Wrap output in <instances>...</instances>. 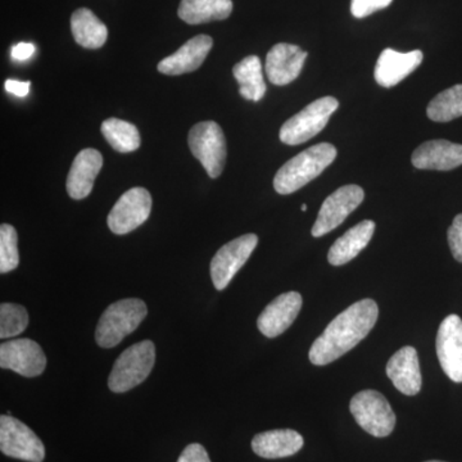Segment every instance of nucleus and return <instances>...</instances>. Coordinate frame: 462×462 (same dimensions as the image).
Here are the masks:
<instances>
[{
	"label": "nucleus",
	"mask_w": 462,
	"mask_h": 462,
	"mask_svg": "<svg viewBox=\"0 0 462 462\" xmlns=\"http://www.w3.org/2000/svg\"><path fill=\"white\" fill-rule=\"evenodd\" d=\"M233 75L239 84V94L243 98L258 102L266 94V84L263 81V65L257 56H248L236 63Z\"/></svg>",
	"instance_id": "393cba45"
},
{
	"label": "nucleus",
	"mask_w": 462,
	"mask_h": 462,
	"mask_svg": "<svg viewBox=\"0 0 462 462\" xmlns=\"http://www.w3.org/2000/svg\"><path fill=\"white\" fill-rule=\"evenodd\" d=\"M257 243L256 234H245L218 249L209 267L212 282L217 291H224L230 284L236 273L245 266L248 258L254 254Z\"/></svg>",
	"instance_id": "1a4fd4ad"
},
{
	"label": "nucleus",
	"mask_w": 462,
	"mask_h": 462,
	"mask_svg": "<svg viewBox=\"0 0 462 462\" xmlns=\"http://www.w3.org/2000/svg\"><path fill=\"white\" fill-rule=\"evenodd\" d=\"M375 231V223L372 220L361 221L360 224L346 231L339 239L336 240L329 254L328 261L333 266H342L348 263L360 254L361 251L369 245Z\"/></svg>",
	"instance_id": "4be33fe9"
},
{
	"label": "nucleus",
	"mask_w": 462,
	"mask_h": 462,
	"mask_svg": "<svg viewBox=\"0 0 462 462\" xmlns=\"http://www.w3.org/2000/svg\"><path fill=\"white\" fill-rule=\"evenodd\" d=\"M425 462H443V461H425Z\"/></svg>",
	"instance_id": "c9c22d12"
},
{
	"label": "nucleus",
	"mask_w": 462,
	"mask_h": 462,
	"mask_svg": "<svg viewBox=\"0 0 462 462\" xmlns=\"http://www.w3.org/2000/svg\"><path fill=\"white\" fill-rule=\"evenodd\" d=\"M17 231L12 225L0 226V273H7L17 269L20 254L17 247Z\"/></svg>",
	"instance_id": "c85d7f7f"
},
{
	"label": "nucleus",
	"mask_w": 462,
	"mask_h": 462,
	"mask_svg": "<svg viewBox=\"0 0 462 462\" xmlns=\"http://www.w3.org/2000/svg\"><path fill=\"white\" fill-rule=\"evenodd\" d=\"M375 300H358L340 312L310 349V361L316 366L334 363L366 338L378 321Z\"/></svg>",
	"instance_id": "f257e3e1"
},
{
	"label": "nucleus",
	"mask_w": 462,
	"mask_h": 462,
	"mask_svg": "<svg viewBox=\"0 0 462 462\" xmlns=\"http://www.w3.org/2000/svg\"><path fill=\"white\" fill-rule=\"evenodd\" d=\"M147 315V305L138 298H125L112 303L100 316L97 325V345L102 348H114L123 342L125 337L138 329Z\"/></svg>",
	"instance_id": "7ed1b4c3"
},
{
	"label": "nucleus",
	"mask_w": 462,
	"mask_h": 462,
	"mask_svg": "<svg viewBox=\"0 0 462 462\" xmlns=\"http://www.w3.org/2000/svg\"><path fill=\"white\" fill-rule=\"evenodd\" d=\"M156 346L151 340H143L125 349L109 374L108 388L114 393H125L138 387L153 370Z\"/></svg>",
	"instance_id": "20e7f679"
},
{
	"label": "nucleus",
	"mask_w": 462,
	"mask_h": 462,
	"mask_svg": "<svg viewBox=\"0 0 462 462\" xmlns=\"http://www.w3.org/2000/svg\"><path fill=\"white\" fill-rule=\"evenodd\" d=\"M188 144L209 178L216 179L223 173L226 162V139L223 129L215 121L194 125L188 136Z\"/></svg>",
	"instance_id": "0eeeda50"
},
{
	"label": "nucleus",
	"mask_w": 462,
	"mask_h": 462,
	"mask_svg": "<svg viewBox=\"0 0 462 462\" xmlns=\"http://www.w3.org/2000/svg\"><path fill=\"white\" fill-rule=\"evenodd\" d=\"M152 197L144 188H133L121 196L109 212L107 224L117 236L132 233L148 220Z\"/></svg>",
	"instance_id": "9b49d317"
},
{
	"label": "nucleus",
	"mask_w": 462,
	"mask_h": 462,
	"mask_svg": "<svg viewBox=\"0 0 462 462\" xmlns=\"http://www.w3.org/2000/svg\"><path fill=\"white\" fill-rule=\"evenodd\" d=\"M307 51L287 42L273 45L266 57L267 78L270 83L282 87L293 83L305 66Z\"/></svg>",
	"instance_id": "2eb2a0df"
},
{
	"label": "nucleus",
	"mask_w": 462,
	"mask_h": 462,
	"mask_svg": "<svg viewBox=\"0 0 462 462\" xmlns=\"http://www.w3.org/2000/svg\"><path fill=\"white\" fill-rule=\"evenodd\" d=\"M212 45H214V41L211 36H194L171 56L163 58L158 63V71L170 76L189 74V72L196 71L205 62L212 50Z\"/></svg>",
	"instance_id": "dca6fc26"
},
{
	"label": "nucleus",
	"mask_w": 462,
	"mask_h": 462,
	"mask_svg": "<svg viewBox=\"0 0 462 462\" xmlns=\"http://www.w3.org/2000/svg\"><path fill=\"white\" fill-rule=\"evenodd\" d=\"M393 0H352L351 14L356 18H364L387 8Z\"/></svg>",
	"instance_id": "c756f323"
},
{
	"label": "nucleus",
	"mask_w": 462,
	"mask_h": 462,
	"mask_svg": "<svg viewBox=\"0 0 462 462\" xmlns=\"http://www.w3.org/2000/svg\"><path fill=\"white\" fill-rule=\"evenodd\" d=\"M302 303V296L298 291H288L276 297L258 318V330L267 338L281 336L296 321Z\"/></svg>",
	"instance_id": "4468645a"
},
{
	"label": "nucleus",
	"mask_w": 462,
	"mask_h": 462,
	"mask_svg": "<svg viewBox=\"0 0 462 462\" xmlns=\"http://www.w3.org/2000/svg\"><path fill=\"white\" fill-rule=\"evenodd\" d=\"M178 462H211V460L205 447L199 443H190L189 446L185 447Z\"/></svg>",
	"instance_id": "2f4dec72"
},
{
	"label": "nucleus",
	"mask_w": 462,
	"mask_h": 462,
	"mask_svg": "<svg viewBox=\"0 0 462 462\" xmlns=\"http://www.w3.org/2000/svg\"><path fill=\"white\" fill-rule=\"evenodd\" d=\"M385 372L401 393L415 396L420 392V364H419L418 352L413 346H403L392 356Z\"/></svg>",
	"instance_id": "f3484780"
},
{
	"label": "nucleus",
	"mask_w": 462,
	"mask_h": 462,
	"mask_svg": "<svg viewBox=\"0 0 462 462\" xmlns=\"http://www.w3.org/2000/svg\"><path fill=\"white\" fill-rule=\"evenodd\" d=\"M231 0H181L178 14L189 25L226 20L233 12Z\"/></svg>",
	"instance_id": "b1692460"
},
{
	"label": "nucleus",
	"mask_w": 462,
	"mask_h": 462,
	"mask_svg": "<svg viewBox=\"0 0 462 462\" xmlns=\"http://www.w3.org/2000/svg\"><path fill=\"white\" fill-rule=\"evenodd\" d=\"M447 238L455 260L462 263V214L456 216L452 221Z\"/></svg>",
	"instance_id": "7c9ffc66"
},
{
	"label": "nucleus",
	"mask_w": 462,
	"mask_h": 462,
	"mask_svg": "<svg viewBox=\"0 0 462 462\" xmlns=\"http://www.w3.org/2000/svg\"><path fill=\"white\" fill-rule=\"evenodd\" d=\"M412 165L419 170L449 171L462 165V145L448 141H430L415 149Z\"/></svg>",
	"instance_id": "aec40b11"
},
{
	"label": "nucleus",
	"mask_w": 462,
	"mask_h": 462,
	"mask_svg": "<svg viewBox=\"0 0 462 462\" xmlns=\"http://www.w3.org/2000/svg\"><path fill=\"white\" fill-rule=\"evenodd\" d=\"M349 410L356 422L370 436H391L396 427V415L387 398L373 389L356 394L349 403Z\"/></svg>",
	"instance_id": "423d86ee"
},
{
	"label": "nucleus",
	"mask_w": 462,
	"mask_h": 462,
	"mask_svg": "<svg viewBox=\"0 0 462 462\" xmlns=\"http://www.w3.org/2000/svg\"><path fill=\"white\" fill-rule=\"evenodd\" d=\"M33 53H35V47L32 42H20V44L14 45V50H12V57L16 60H29Z\"/></svg>",
	"instance_id": "473e14b6"
},
{
	"label": "nucleus",
	"mask_w": 462,
	"mask_h": 462,
	"mask_svg": "<svg viewBox=\"0 0 462 462\" xmlns=\"http://www.w3.org/2000/svg\"><path fill=\"white\" fill-rule=\"evenodd\" d=\"M71 32L75 42L87 50H99L108 38L107 26L88 8L74 12L71 17Z\"/></svg>",
	"instance_id": "5701e85b"
},
{
	"label": "nucleus",
	"mask_w": 462,
	"mask_h": 462,
	"mask_svg": "<svg viewBox=\"0 0 462 462\" xmlns=\"http://www.w3.org/2000/svg\"><path fill=\"white\" fill-rule=\"evenodd\" d=\"M102 166L103 157L97 149H83L75 157L66 182L67 193L72 199L89 196Z\"/></svg>",
	"instance_id": "6ab92c4d"
},
{
	"label": "nucleus",
	"mask_w": 462,
	"mask_h": 462,
	"mask_svg": "<svg viewBox=\"0 0 462 462\" xmlns=\"http://www.w3.org/2000/svg\"><path fill=\"white\" fill-rule=\"evenodd\" d=\"M30 85H32L30 81L23 83V81L8 80L5 81V87L8 93L14 94L17 97H26L30 91Z\"/></svg>",
	"instance_id": "72a5a7b5"
},
{
	"label": "nucleus",
	"mask_w": 462,
	"mask_h": 462,
	"mask_svg": "<svg viewBox=\"0 0 462 462\" xmlns=\"http://www.w3.org/2000/svg\"><path fill=\"white\" fill-rule=\"evenodd\" d=\"M100 130L109 145L120 153H130L141 147V134L135 125L118 118H108Z\"/></svg>",
	"instance_id": "a878e982"
},
{
	"label": "nucleus",
	"mask_w": 462,
	"mask_h": 462,
	"mask_svg": "<svg viewBox=\"0 0 462 462\" xmlns=\"http://www.w3.org/2000/svg\"><path fill=\"white\" fill-rule=\"evenodd\" d=\"M0 451L8 457L27 462H42L45 457L41 438L11 415L0 416Z\"/></svg>",
	"instance_id": "6e6552de"
},
{
	"label": "nucleus",
	"mask_w": 462,
	"mask_h": 462,
	"mask_svg": "<svg viewBox=\"0 0 462 462\" xmlns=\"http://www.w3.org/2000/svg\"><path fill=\"white\" fill-rule=\"evenodd\" d=\"M339 107L333 97H324L310 103L302 111L289 118L281 129V141L288 145H300L311 141L329 123L330 116Z\"/></svg>",
	"instance_id": "39448f33"
},
{
	"label": "nucleus",
	"mask_w": 462,
	"mask_h": 462,
	"mask_svg": "<svg viewBox=\"0 0 462 462\" xmlns=\"http://www.w3.org/2000/svg\"><path fill=\"white\" fill-rule=\"evenodd\" d=\"M0 367L25 378L42 375L47 367V356L35 340L12 339L0 346Z\"/></svg>",
	"instance_id": "f8f14e48"
},
{
	"label": "nucleus",
	"mask_w": 462,
	"mask_h": 462,
	"mask_svg": "<svg viewBox=\"0 0 462 462\" xmlns=\"http://www.w3.org/2000/svg\"><path fill=\"white\" fill-rule=\"evenodd\" d=\"M303 445V437L291 430L263 431L252 439L254 454L263 458L289 457L300 452Z\"/></svg>",
	"instance_id": "412c9836"
},
{
	"label": "nucleus",
	"mask_w": 462,
	"mask_h": 462,
	"mask_svg": "<svg viewBox=\"0 0 462 462\" xmlns=\"http://www.w3.org/2000/svg\"><path fill=\"white\" fill-rule=\"evenodd\" d=\"M434 123H449L462 116V84L455 85L434 97L427 108Z\"/></svg>",
	"instance_id": "bb28decb"
},
{
	"label": "nucleus",
	"mask_w": 462,
	"mask_h": 462,
	"mask_svg": "<svg viewBox=\"0 0 462 462\" xmlns=\"http://www.w3.org/2000/svg\"><path fill=\"white\" fill-rule=\"evenodd\" d=\"M29 325V314L23 306L2 303L0 306V338L9 339L20 336Z\"/></svg>",
	"instance_id": "cd10ccee"
},
{
	"label": "nucleus",
	"mask_w": 462,
	"mask_h": 462,
	"mask_svg": "<svg viewBox=\"0 0 462 462\" xmlns=\"http://www.w3.org/2000/svg\"><path fill=\"white\" fill-rule=\"evenodd\" d=\"M364 199V189L358 185H346L331 193L319 211L318 218L312 226V236L320 238L337 229L363 203Z\"/></svg>",
	"instance_id": "9d476101"
},
{
	"label": "nucleus",
	"mask_w": 462,
	"mask_h": 462,
	"mask_svg": "<svg viewBox=\"0 0 462 462\" xmlns=\"http://www.w3.org/2000/svg\"><path fill=\"white\" fill-rule=\"evenodd\" d=\"M337 158V148L330 143H320L300 152L279 170L273 188L282 196L294 193L315 180Z\"/></svg>",
	"instance_id": "f03ea898"
},
{
	"label": "nucleus",
	"mask_w": 462,
	"mask_h": 462,
	"mask_svg": "<svg viewBox=\"0 0 462 462\" xmlns=\"http://www.w3.org/2000/svg\"><path fill=\"white\" fill-rule=\"evenodd\" d=\"M300 209H302L303 212L307 211V205L300 206Z\"/></svg>",
	"instance_id": "f704fd0d"
},
{
	"label": "nucleus",
	"mask_w": 462,
	"mask_h": 462,
	"mask_svg": "<svg viewBox=\"0 0 462 462\" xmlns=\"http://www.w3.org/2000/svg\"><path fill=\"white\" fill-rule=\"evenodd\" d=\"M422 58L424 56L420 51L400 53L387 48L382 51L376 62L374 72L376 83L383 88L396 87L421 65Z\"/></svg>",
	"instance_id": "a211bd4d"
},
{
	"label": "nucleus",
	"mask_w": 462,
	"mask_h": 462,
	"mask_svg": "<svg viewBox=\"0 0 462 462\" xmlns=\"http://www.w3.org/2000/svg\"><path fill=\"white\" fill-rule=\"evenodd\" d=\"M437 356L443 372L452 382L462 383V320L447 316L437 334Z\"/></svg>",
	"instance_id": "ddd939ff"
}]
</instances>
